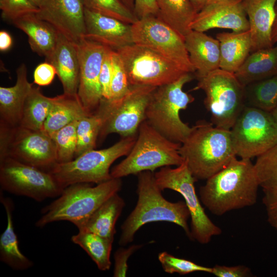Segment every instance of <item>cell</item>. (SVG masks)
I'll use <instances>...</instances> for the list:
<instances>
[{
  "label": "cell",
  "mask_w": 277,
  "mask_h": 277,
  "mask_svg": "<svg viewBox=\"0 0 277 277\" xmlns=\"http://www.w3.org/2000/svg\"><path fill=\"white\" fill-rule=\"evenodd\" d=\"M259 187L251 160H238L235 157L206 180L205 184L200 188V199L212 214L221 216L254 205Z\"/></svg>",
  "instance_id": "6da1fadb"
},
{
  "label": "cell",
  "mask_w": 277,
  "mask_h": 277,
  "mask_svg": "<svg viewBox=\"0 0 277 277\" xmlns=\"http://www.w3.org/2000/svg\"><path fill=\"white\" fill-rule=\"evenodd\" d=\"M136 175L137 203L121 225L119 244L125 246L131 243L141 227L156 222L175 224L180 226L190 239V229L188 224L190 215L185 201L171 202L166 200L156 182L154 172L145 171Z\"/></svg>",
  "instance_id": "7a4b0ae2"
},
{
  "label": "cell",
  "mask_w": 277,
  "mask_h": 277,
  "mask_svg": "<svg viewBox=\"0 0 277 277\" xmlns=\"http://www.w3.org/2000/svg\"><path fill=\"white\" fill-rule=\"evenodd\" d=\"M179 153L197 180H206L236 157L230 130L205 121L192 127Z\"/></svg>",
  "instance_id": "3957f363"
},
{
  "label": "cell",
  "mask_w": 277,
  "mask_h": 277,
  "mask_svg": "<svg viewBox=\"0 0 277 277\" xmlns=\"http://www.w3.org/2000/svg\"><path fill=\"white\" fill-rule=\"evenodd\" d=\"M122 187L120 178H112L95 186L85 183L70 185L42 209L43 215L35 226L43 227L54 222L67 221L78 228L107 199L118 193Z\"/></svg>",
  "instance_id": "277c9868"
},
{
  "label": "cell",
  "mask_w": 277,
  "mask_h": 277,
  "mask_svg": "<svg viewBox=\"0 0 277 277\" xmlns=\"http://www.w3.org/2000/svg\"><path fill=\"white\" fill-rule=\"evenodd\" d=\"M193 78L192 73H187L174 82L157 87L146 108L145 120L174 142L183 143L192 130V127L181 120L180 113L194 100L192 95L183 90L184 86Z\"/></svg>",
  "instance_id": "5b68a950"
},
{
  "label": "cell",
  "mask_w": 277,
  "mask_h": 277,
  "mask_svg": "<svg viewBox=\"0 0 277 277\" xmlns=\"http://www.w3.org/2000/svg\"><path fill=\"white\" fill-rule=\"evenodd\" d=\"M181 143L167 138L146 120L140 125L135 142L125 159L110 170L112 178L145 171L154 172L165 166H179L184 159L179 153Z\"/></svg>",
  "instance_id": "8992f818"
},
{
  "label": "cell",
  "mask_w": 277,
  "mask_h": 277,
  "mask_svg": "<svg viewBox=\"0 0 277 277\" xmlns=\"http://www.w3.org/2000/svg\"><path fill=\"white\" fill-rule=\"evenodd\" d=\"M136 135L122 137L112 146L90 150L66 163H56L49 171L65 188L76 183L96 184L112 179L110 168L117 159L126 156L132 148Z\"/></svg>",
  "instance_id": "52a82bcc"
},
{
  "label": "cell",
  "mask_w": 277,
  "mask_h": 277,
  "mask_svg": "<svg viewBox=\"0 0 277 277\" xmlns=\"http://www.w3.org/2000/svg\"><path fill=\"white\" fill-rule=\"evenodd\" d=\"M197 80V85L192 90L204 91V103L210 113L211 123L230 130L246 106L245 86L234 73L220 68Z\"/></svg>",
  "instance_id": "ba28073f"
},
{
  "label": "cell",
  "mask_w": 277,
  "mask_h": 277,
  "mask_svg": "<svg viewBox=\"0 0 277 277\" xmlns=\"http://www.w3.org/2000/svg\"><path fill=\"white\" fill-rule=\"evenodd\" d=\"M156 88L130 86L128 92L118 98L103 97L96 111L103 120L98 138L104 139L113 133L122 137L136 135L140 125L145 120L146 108Z\"/></svg>",
  "instance_id": "9c48e42d"
},
{
  "label": "cell",
  "mask_w": 277,
  "mask_h": 277,
  "mask_svg": "<svg viewBox=\"0 0 277 277\" xmlns=\"http://www.w3.org/2000/svg\"><path fill=\"white\" fill-rule=\"evenodd\" d=\"M154 177L162 191L171 189L183 197L190 215V239L201 244H206L212 237L222 234L221 228L210 219L202 206L194 187V183L197 180L185 160L174 168L170 166L160 168L154 173Z\"/></svg>",
  "instance_id": "30bf717a"
},
{
  "label": "cell",
  "mask_w": 277,
  "mask_h": 277,
  "mask_svg": "<svg viewBox=\"0 0 277 277\" xmlns=\"http://www.w3.org/2000/svg\"><path fill=\"white\" fill-rule=\"evenodd\" d=\"M8 157L49 171L57 163L55 146L44 130L0 125V158Z\"/></svg>",
  "instance_id": "8fae6325"
},
{
  "label": "cell",
  "mask_w": 277,
  "mask_h": 277,
  "mask_svg": "<svg viewBox=\"0 0 277 277\" xmlns=\"http://www.w3.org/2000/svg\"><path fill=\"white\" fill-rule=\"evenodd\" d=\"M120 55L130 86L159 87L188 72L159 53L134 43L115 50Z\"/></svg>",
  "instance_id": "7c38bea8"
},
{
  "label": "cell",
  "mask_w": 277,
  "mask_h": 277,
  "mask_svg": "<svg viewBox=\"0 0 277 277\" xmlns=\"http://www.w3.org/2000/svg\"><path fill=\"white\" fill-rule=\"evenodd\" d=\"M236 156L258 157L277 144V124L270 112L246 105L230 129Z\"/></svg>",
  "instance_id": "4fadbf2b"
},
{
  "label": "cell",
  "mask_w": 277,
  "mask_h": 277,
  "mask_svg": "<svg viewBox=\"0 0 277 277\" xmlns=\"http://www.w3.org/2000/svg\"><path fill=\"white\" fill-rule=\"evenodd\" d=\"M0 185L2 190L37 202L58 197L65 189L49 171L8 157L0 158Z\"/></svg>",
  "instance_id": "5bb4252c"
},
{
  "label": "cell",
  "mask_w": 277,
  "mask_h": 277,
  "mask_svg": "<svg viewBox=\"0 0 277 277\" xmlns=\"http://www.w3.org/2000/svg\"><path fill=\"white\" fill-rule=\"evenodd\" d=\"M131 28L133 43L159 53L188 73H195L184 39L162 20L148 16L138 19Z\"/></svg>",
  "instance_id": "9a60e30c"
},
{
  "label": "cell",
  "mask_w": 277,
  "mask_h": 277,
  "mask_svg": "<svg viewBox=\"0 0 277 277\" xmlns=\"http://www.w3.org/2000/svg\"><path fill=\"white\" fill-rule=\"evenodd\" d=\"M80 61L79 99L88 115L97 110L103 98L100 76L108 47L84 38L77 44Z\"/></svg>",
  "instance_id": "2e32d148"
},
{
  "label": "cell",
  "mask_w": 277,
  "mask_h": 277,
  "mask_svg": "<svg viewBox=\"0 0 277 277\" xmlns=\"http://www.w3.org/2000/svg\"><path fill=\"white\" fill-rule=\"evenodd\" d=\"M190 28L204 32L213 28L248 31L249 22L243 0H207L196 14Z\"/></svg>",
  "instance_id": "e0dca14e"
},
{
  "label": "cell",
  "mask_w": 277,
  "mask_h": 277,
  "mask_svg": "<svg viewBox=\"0 0 277 277\" xmlns=\"http://www.w3.org/2000/svg\"><path fill=\"white\" fill-rule=\"evenodd\" d=\"M84 10L82 0H44L36 15L77 44L85 38Z\"/></svg>",
  "instance_id": "ac0fdd59"
},
{
  "label": "cell",
  "mask_w": 277,
  "mask_h": 277,
  "mask_svg": "<svg viewBox=\"0 0 277 277\" xmlns=\"http://www.w3.org/2000/svg\"><path fill=\"white\" fill-rule=\"evenodd\" d=\"M85 38L116 50L133 44L131 25L85 8Z\"/></svg>",
  "instance_id": "d6986e66"
},
{
  "label": "cell",
  "mask_w": 277,
  "mask_h": 277,
  "mask_svg": "<svg viewBox=\"0 0 277 277\" xmlns=\"http://www.w3.org/2000/svg\"><path fill=\"white\" fill-rule=\"evenodd\" d=\"M52 64L63 86L64 93L77 94L80 81V61L77 44L61 33L52 53L45 57Z\"/></svg>",
  "instance_id": "ffe728a7"
},
{
  "label": "cell",
  "mask_w": 277,
  "mask_h": 277,
  "mask_svg": "<svg viewBox=\"0 0 277 277\" xmlns=\"http://www.w3.org/2000/svg\"><path fill=\"white\" fill-rule=\"evenodd\" d=\"M277 0H243L251 41V52L271 47V31Z\"/></svg>",
  "instance_id": "44dd1931"
},
{
  "label": "cell",
  "mask_w": 277,
  "mask_h": 277,
  "mask_svg": "<svg viewBox=\"0 0 277 277\" xmlns=\"http://www.w3.org/2000/svg\"><path fill=\"white\" fill-rule=\"evenodd\" d=\"M184 42L196 78L220 68V49L218 39L204 32L192 30L185 36Z\"/></svg>",
  "instance_id": "7402d4cb"
},
{
  "label": "cell",
  "mask_w": 277,
  "mask_h": 277,
  "mask_svg": "<svg viewBox=\"0 0 277 277\" xmlns=\"http://www.w3.org/2000/svg\"><path fill=\"white\" fill-rule=\"evenodd\" d=\"M16 77L13 86L0 87V125H19L25 101L33 87L28 80L25 64L17 69Z\"/></svg>",
  "instance_id": "603a6c76"
},
{
  "label": "cell",
  "mask_w": 277,
  "mask_h": 277,
  "mask_svg": "<svg viewBox=\"0 0 277 277\" xmlns=\"http://www.w3.org/2000/svg\"><path fill=\"white\" fill-rule=\"evenodd\" d=\"M11 23L26 34L30 48L39 56L46 57L54 49L60 33L35 13L22 16Z\"/></svg>",
  "instance_id": "cb8c5ba5"
},
{
  "label": "cell",
  "mask_w": 277,
  "mask_h": 277,
  "mask_svg": "<svg viewBox=\"0 0 277 277\" xmlns=\"http://www.w3.org/2000/svg\"><path fill=\"white\" fill-rule=\"evenodd\" d=\"M216 38L220 43V68L235 73L251 52L249 31L219 33Z\"/></svg>",
  "instance_id": "d4e9b609"
},
{
  "label": "cell",
  "mask_w": 277,
  "mask_h": 277,
  "mask_svg": "<svg viewBox=\"0 0 277 277\" xmlns=\"http://www.w3.org/2000/svg\"><path fill=\"white\" fill-rule=\"evenodd\" d=\"M125 206L118 193L103 203L78 228V231L96 233L114 240L115 224Z\"/></svg>",
  "instance_id": "484cf974"
},
{
  "label": "cell",
  "mask_w": 277,
  "mask_h": 277,
  "mask_svg": "<svg viewBox=\"0 0 277 277\" xmlns=\"http://www.w3.org/2000/svg\"><path fill=\"white\" fill-rule=\"evenodd\" d=\"M245 86L277 75V45L251 52L234 73Z\"/></svg>",
  "instance_id": "4316f807"
},
{
  "label": "cell",
  "mask_w": 277,
  "mask_h": 277,
  "mask_svg": "<svg viewBox=\"0 0 277 277\" xmlns=\"http://www.w3.org/2000/svg\"><path fill=\"white\" fill-rule=\"evenodd\" d=\"M88 115L77 94H63L52 97V105L44 126V130L51 137L69 124Z\"/></svg>",
  "instance_id": "83f0119b"
},
{
  "label": "cell",
  "mask_w": 277,
  "mask_h": 277,
  "mask_svg": "<svg viewBox=\"0 0 277 277\" xmlns=\"http://www.w3.org/2000/svg\"><path fill=\"white\" fill-rule=\"evenodd\" d=\"M1 202L5 207L7 219V227L0 236V260L16 270H25L33 266V262L24 255L19 248L18 241L12 221L13 203L11 199L1 193Z\"/></svg>",
  "instance_id": "f1b7e54d"
},
{
  "label": "cell",
  "mask_w": 277,
  "mask_h": 277,
  "mask_svg": "<svg viewBox=\"0 0 277 277\" xmlns=\"http://www.w3.org/2000/svg\"><path fill=\"white\" fill-rule=\"evenodd\" d=\"M158 8L156 17L162 20L184 39L192 30L190 25L196 11L191 0H155Z\"/></svg>",
  "instance_id": "f546056e"
},
{
  "label": "cell",
  "mask_w": 277,
  "mask_h": 277,
  "mask_svg": "<svg viewBox=\"0 0 277 277\" xmlns=\"http://www.w3.org/2000/svg\"><path fill=\"white\" fill-rule=\"evenodd\" d=\"M71 241L87 253L100 270L110 269V255L114 240L93 232L78 231L77 234L71 237Z\"/></svg>",
  "instance_id": "4dcf8cb0"
},
{
  "label": "cell",
  "mask_w": 277,
  "mask_h": 277,
  "mask_svg": "<svg viewBox=\"0 0 277 277\" xmlns=\"http://www.w3.org/2000/svg\"><path fill=\"white\" fill-rule=\"evenodd\" d=\"M52 103V97L44 95L38 87H33L23 107L19 125L31 129L44 130Z\"/></svg>",
  "instance_id": "1f68e13d"
},
{
  "label": "cell",
  "mask_w": 277,
  "mask_h": 277,
  "mask_svg": "<svg viewBox=\"0 0 277 277\" xmlns=\"http://www.w3.org/2000/svg\"><path fill=\"white\" fill-rule=\"evenodd\" d=\"M245 102L247 106L271 112L277 105V75L246 85Z\"/></svg>",
  "instance_id": "d6a6232c"
},
{
  "label": "cell",
  "mask_w": 277,
  "mask_h": 277,
  "mask_svg": "<svg viewBox=\"0 0 277 277\" xmlns=\"http://www.w3.org/2000/svg\"><path fill=\"white\" fill-rule=\"evenodd\" d=\"M260 187L265 193H277V144L256 157L254 164Z\"/></svg>",
  "instance_id": "836d02e7"
},
{
  "label": "cell",
  "mask_w": 277,
  "mask_h": 277,
  "mask_svg": "<svg viewBox=\"0 0 277 277\" xmlns=\"http://www.w3.org/2000/svg\"><path fill=\"white\" fill-rule=\"evenodd\" d=\"M102 124V116L97 111L92 115L84 116L78 121L75 157L95 148Z\"/></svg>",
  "instance_id": "e575fe53"
},
{
  "label": "cell",
  "mask_w": 277,
  "mask_h": 277,
  "mask_svg": "<svg viewBox=\"0 0 277 277\" xmlns=\"http://www.w3.org/2000/svg\"><path fill=\"white\" fill-rule=\"evenodd\" d=\"M78 121H74L62 128L52 136L55 146L57 163L68 162L75 157L76 129Z\"/></svg>",
  "instance_id": "d590c367"
},
{
  "label": "cell",
  "mask_w": 277,
  "mask_h": 277,
  "mask_svg": "<svg viewBox=\"0 0 277 277\" xmlns=\"http://www.w3.org/2000/svg\"><path fill=\"white\" fill-rule=\"evenodd\" d=\"M84 7L90 11L133 24L138 19L134 12L121 0H82Z\"/></svg>",
  "instance_id": "8d00e7d4"
},
{
  "label": "cell",
  "mask_w": 277,
  "mask_h": 277,
  "mask_svg": "<svg viewBox=\"0 0 277 277\" xmlns=\"http://www.w3.org/2000/svg\"><path fill=\"white\" fill-rule=\"evenodd\" d=\"M158 260L164 271L170 274L177 273L185 275L194 272L211 274L212 272V267L201 266L192 261L174 256L166 251L159 253Z\"/></svg>",
  "instance_id": "74e56055"
},
{
  "label": "cell",
  "mask_w": 277,
  "mask_h": 277,
  "mask_svg": "<svg viewBox=\"0 0 277 277\" xmlns=\"http://www.w3.org/2000/svg\"><path fill=\"white\" fill-rule=\"evenodd\" d=\"M112 74L111 82V98H118L129 90L130 85L123 61L119 54L114 50L112 52Z\"/></svg>",
  "instance_id": "f35d334b"
},
{
  "label": "cell",
  "mask_w": 277,
  "mask_h": 277,
  "mask_svg": "<svg viewBox=\"0 0 277 277\" xmlns=\"http://www.w3.org/2000/svg\"><path fill=\"white\" fill-rule=\"evenodd\" d=\"M2 17L12 22L15 19L29 13H36L39 8L31 0H0Z\"/></svg>",
  "instance_id": "ab89813d"
},
{
  "label": "cell",
  "mask_w": 277,
  "mask_h": 277,
  "mask_svg": "<svg viewBox=\"0 0 277 277\" xmlns=\"http://www.w3.org/2000/svg\"><path fill=\"white\" fill-rule=\"evenodd\" d=\"M112 50L108 47L106 49L100 76L102 96L103 98L106 99L111 98L110 87L112 74Z\"/></svg>",
  "instance_id": "60d3db41"
},
{
  "label": "cell",
  "mask_w": 277,
  "mask_h": 277,
  "mask_svg": "<svg viewBox=\"0 0 277 277\" xmlns=\"http://www.w3.org/2000/svg\"><path fill=\"white\" fill-rule=\"evenodd\" d=\"M142 245H132L127 248L121 247L114 253V277L126 276L128 265V260L130 256L142 247Z\"/></svg>",
  "instance_id": "b9f144b4"
},
{
  "label": "cell",
  "mask_w": 277,
  "mask_h": 277,
  "mask_svg": "<svg viewBox=\"0 0 277 277\" xmlns=\"http://www.w3.org/2000/svg\"><path fill=\"white\" fill-rule=\"evenodd\" d=\"M216 277L253 276L250 269L244 265L227 266L215 265L212 267L211 273Z\"/></svg>",
  "instance_id": "7bdbcfd3"
},
{
  "label": "cell",
  "mask_w": 277,
  "mask_h": 277,
  "mask_svg": "<svg viewBox=\"0 0 277 277\" xmlns=\"http://www.w3.org/2000/svg\"><path fill=\"white\" fill-rule=\"evenodd\" d=\"M55 74L54 66L45 61L36 67L33 73V83L39 86H48L52 82Z\"/></svg>",
  "instance_id": "ee69618b"
},
{
  "label": "cell",
  "mask_w": 277,
  "mask_h": 277,
  "mask_svg": "<svg viewBox=\"0 0 277 277\" xmlns=\"http://www.w3.org/2000/svg\"><path fill=\"white\" fill-rule=\"evenodd\" d=\"M133 12L138 19L150 15L156 16L158 8L155 0H134Z\"/></svg>",
  "instance_id": "f6af8a7d"
},
{
  "label": "cell",
  "mask_w": 277,
  "mask_h": 277,
  "mask_svg": "<svg viewBox=\"0 0 277 277\" xmlns=\"http://www.w3.org/2000/svg\"><path fill=\"white\" fill-rule=\"evenodd\" d=\"M262 202L266 209L268 222L277 229V193H265Z\"/></svg>",
  "instance_id": "bcb514c9"
},
{
  "label": "cell",
  "mask_w": 277,
  "mask_h": 277,
  "mask_svg": "<svg viewBox=\"0 0 277 277\" xmlns=\"http://www.w3.org/2000/svg\"><path fill=\"white\" fill-rule=\"evenodd\" d=\"M12 39L10 34L4 30L0 31V50L5 52L12 46Z\"/></svg>",
  "instance_id": "7dc6e473"
},
{
  "label": "cell",
  "mask_w": 277,
  "mask_h": 277,
  "mask_svg": "<svg viewBox=\"0 0 277 277\" xmlns=\"http://www.w3.org/2000/svg\"><path fill=\"white\" fill-rule=\"evenodd\" d=\"M275 17L271 31V41L274 45L277 42V3L275 5Z\"/></svg>",
  "instance_id": "c3c4849f"
},
{
  "label": "cell",
  "mask_w": 277,
  "mask_h": 277,
  "mask_svg": "<svg viewBox=\"0 0 277 277\" xmlns=\"http://www.w3.org/2000/svg\"><path fill=\"white\" fill-rule=\"evenodd\" d=\"M196 11L198 12L204 7L207 0H191Z\"/></svg>",
  "instance_id": "681fc988"
},
{
  "label": "cell",
  "mask_w": 277,
  "mask_h": 277,
  "mask_svg": "<svg viewBox=\"0 0 277 277\" xmlns=\"http://www.w3.org/2000/svg\"><path fill=\"white\" fill-rule=\"evenodd\" d=\"M127 7L133 12L134 0H121Z\"/></svg>",
  "instance_id": "f907efd6"
},
{
  "label": "cell",
  "mask_w": 277,
  "mask_h": 277,
  "mask_svg": "<svg viewBox=\"0 0 277 277\" xmlns=\"http://www.w3.org/2000/svg\"><path fill=\"white\" fill-rule=\"evenodd\" d=\"M270 113L277 124V105Z\"/></svg>",
  "instance_id": "816d5d0a"
},
{
  "label": "cell",
  "mask_w": 277,
  "mask_h": 277,
  "mask_svg": "<svg viewBox=\"0 0 277 277\" xmlns=\"http://www.w3.org/2000/svg\"><path fill=\"white\" fill-rule=\"evenodd\" d=\"M31 1L39 8L44 0H31Z\"/></svg>",
  "instance_id": "f5cc1de1"
}]
</instances>
